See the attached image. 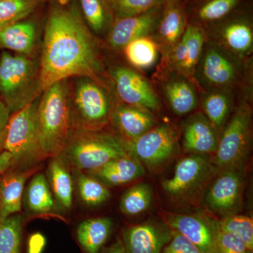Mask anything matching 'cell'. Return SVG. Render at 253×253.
<instances>
[{"instance_id":"33","label":"cell","mask_w":253,"mask_h":253,"mask_svg":"<svg viewBox=\"0 0 253 253\" xmlns=\"http://www.w3.org/2000/svg\"><path fill=\"white\" fill-rule=\"evenodd\" d=\"M78 170L77 184L82 200L88 206H96L109 199L110 192L104 184Z\"/></svg>"},{"instance_id":"17","label":"cell","mask_w":253,"mask_h":253,"mask_svg":"<svg viewBox=\"0 0 253 253\" xmlns=\"http://www.w3.org/2000/svg\"><path fill=\"white\" fill-rule=\"evenodd\" d=\"M160 8L137 16L117 18L110 31V45L121 49L137 38L151 36L161 18Z\"/></svg>"},{"instance_id":"2","label":"cell","mask_w":253,"mask_h":253,"mask_svg":"<svg viewBox=\"0 0 253 253\" xmlns=\"http://www.w3.org/2000/svg\"><path fill=\"white\" fill-rule=\"evenodd\" d=\"M40 143L44 158L56 156L69 136L70 106L66 81L46 88L38 109Z\"/></svg>"},{"instance_id":"36","label":"cell","mask_w":253,"mask_h":253,"mask_svg":"<svg viewBox=\"0 0 253 253\" xmlns=\"http://www.w3.org/2000/svg\"><path fill=\"white\" fill-rule=\"evenodd\" d=\"M82 13L89 28L101 34L106 29L108 15L102 0H80Z\"/></svg>"},{"instance_id":"14","label":"cell","mask_w":253,"mask_h":253,"mask_svg":"<svg viewBox=\"0 0 253 253\" xmlns=\"http://www.w3.org/2000/svg\"><path fill=\"white\" fill-rule=\"evenodd\" d=\"M242 193V176L237 169H224L210 186L206 204L214 212L234 214L241 204Z\"/></svg>"},{"instance_id":"21","label":"cell","mask_w":253,"mask_h":253,"mask_svg":"<svg viewBox=\"0 0 253 253\" xmlns=\"http://www.w3.org/2000/svg\"><path fill=\"white\" fill-rule=\"evenodd\" d=\"M212 38L210 42L221 46L241 59H244L252 53L253 28L244 20H234L225 23Z\"/></svg>"},{"instance_id":"39","label":"cell","mask_w":253,"mask_h":253,"mask_svg":"<svg viewBox=\"0 0 253 253\" xmlns=\"http://www.w3.org/2000/svg\"><path fill=\"white\" fill-rule=\"evenodd\" d=\"M162 253H201L199 249L185 236L173 231L172 237L164 249Z\"/></svg>"},{"instance_id":"28","label":"cell","mask_w":253,"mask_h":253,"mask_svg":"<svg viewBox=\"0 0 253 253\" xmlns=\"http://www.w3.org/2000/svg\"><path fill=\"white\" fill-rule=\"evenodd\" d=\"M123 49L128 62L139 69L152 67L157 61L159 53L158 45L151 36L134 40Z\"/></svg>"},{"instance_id":"34","label":"cell","mask_w":253,"mask_h":253,"mask_svg":"<svg viewBox=\"0 0 253 253\" xmlns=\"http://www.w3.org/2000/svg\"><path fill=\"white\" fill-rule=\"evenodd\" d=\"M221 230L239 236L247 246L250 253L253 250V221L251 217L241 214H229L217 222Z\"/></svg>"},{"instance_id":"23","label":"cell","mask_w":253,"mask_h":253,"mask_svg":"<svg viewBox=\"0 0 253 253\" xmlns=\"http://www.w3.org/2000/svg\"><path fill=\"white\" fill-rule=\"evenodd\" d=\"M31 173L10 172L0 181V222L21 211L25 183Z\"/></svg>"},{"instance_id":"8","label":"cell","mask_w":253,"mask_h":253,"mask_svg":"<svg viewBox=\"0 0 253 253\" xmlns=\"http://www.w3.org/2000/svg\"><path fill=\"white\" fill-rule=\"evenodd\" d=\"M177 134L169 125L155 126L140 137L126 141L129 154L140 163L154 166L169 159L177 148Z\"/></svg>"},{"instance_id":"11","label":"cell","mask_w":253,"mask_h":253,"mask_svg":"<svg viewBox=\"0 0 253 253\" xmlns=\"http://www.w3.org/2000/svg\"><path fill=\"white\" fill-rule=\"evenodd\" d=\"M211 171L206 158L199 154L191 155L177 163L172 177L163 181V189L172 197L183 199L199 189Z\"/></svg>"},{"instance_id":"40","label":"cell","mask_w":253,"mask_h":253,"mask_svg":"<svg viewBox=\"0 0 253 253\" xmlns=\"http://www.w3.org/2000/svg\"><path fill=\"white\" fill-rule=\"evenodd\" d=\"M45 239L41 234H35L28 241V253H41L45 246Z\"/></svg>"},{"instance_id":"27","label":"cell","mask_w":253,"mask_h":253,"mask_svg":"<svg viewBox=\"0 0 253 253\" xmlns=\"http://www.w3.org/2000/svg\"><path fill=\"white\" fill-rule=\"evenodd\" d=\"M48 168V177L60 207L69 210L73 204V182L62 158L55 157Z\"/></svg>"},{"instance_id":"18","label":"cell","mask_w":253,"mask_h":253,"mask_svg":"<svg viewBox=\"0 0 253 253\" xmlns=\"http://www.w3.org/2000/svg\"><path fill=\"white\" fill-rule=\"evenodd\" d=\"M219 139L217 130L204 113L192 114L183 123L182 144L186 151L196 154L214 152Z\"/></svg>"},{"instance_id":"9","label":"cell","mask_w":253,"mask_h":253,"mask_svg":"<svg viewBox=\"0 0 253 253\" xmlns=\"http://www.w3.org/2000/svg\"><path fill=\"white\" fill-rule=\"evenodd\" d=\"M74 101L80 121L86 127H96L107 122L111 100L99 82L82 78L76 86Z\"/></svg>"},{"instance_id":"44","label":"cell","mask_w":253,"mask_h":253,"mask_svg":"<svg viewBox=\"0 0 253 253\" xmlns=\"http://www.w3.org/2000/svg\"><path fill=\"white\" fill-rule=\"evenodd\" d=\"M5 136H6V129L0 133V146H3L4 144Z\"/></svg>"},{"instance_id":"19","label":"cell","mask_w":253,"mask_h":253,"mask_svg":"<svg viewBox=\"0 0 253 253\" xmlns=\"http://www.w3.org/2000/svg\"><path fill=\"white\" fill-rule=\"evenodd\" d=\"M162 84L163 96L171 110L178 116L192 112L199 105V95L194 82L182 75L171 72Z\"/></svg>"},{"instance_id":"31","label":"cell","mask_w":253,"mask_h":253,"mask_svg":"<svg viewBox=\"0 0 253 253\" xmlns=\"http://www.w3.org/2000/svg\"><path fill=\"white\" fill-rule=\"evenodd\" d=\"M22 217L14 214L0 222V253H20Z\"/></svg>"},{"instance_id":"22","label":"cell","mask_w":253,"mask_h":253,"mask_svg":"<svg viewBox=\"0 0 253 253\" xmlns=\"http://www.w3.org/2000/svg\"><path fill=\"white\" fill-rule=\"evenodd\" d=\"M141 163L131 156L113 159L94 170L88 173L106 185L118 186L130 182L144 175Z\"/></svg>"},{"instance_id":"10","label":"cell","mask_w":253,"mask_h":253,"mask_svg":"<svg viewBox=\"0 0 253 253\" xmlns=\"http://www.w3.org/2000/svg\"><path fill=\"white\" fill-rule=\"evenodd\" d=\"M111 75L123 103L151 112L161 109V101L154 88L139 73L124 66H116L111 70Z\"/></svg>"},{"instance_id":"42","label":"cell","mask_w":253,"mask_h":253,"mask_svg":"<svg viewBox=\"0 0 253 253\" xmlns=\"http://www.w3.org/2000/svg\"><path fill=\"white\" fill-rule=\"evenodd\" d=\"M13 165V158L8 151H4L0 154V176L6 172Z\"/></svg>"},{"instance_id":"26","label":"cell","mask_w":253,"mask_h":253,"mask_svg":"<svg viewBox=\"0 0 253 253\" xmlns=\"http://www.w3.org/2000/svg\"><path fill=\"white\" fill-rule=\"evenodd\" d=\"M112 221L107 217L83 221L78 228V239L87 253H98L111 234Z\"/></svg>"},{"instance_id":"35","label":"cell","mask_w":253,"mask_h":253,"mask_svg":"<svg viewBox=\"0 0 253 253\" xmlns=\"http://www.w3.org/2000/svg\"><path fill=\"white\" fill-rule=\"evenodd\" d=\"M167 0H110V6L117 18L137 16L161 7Z\"/></svg>"},{"instance_id":"24","label":"cell","mask_w":253,"mask_h":253,"mask_svg":"<svg viewBox=\"0 0 253 253\" xmlns=\"http://www.w3.org/2000/svg\"><path fill=\"white\" fill-rule=\"evenodd\" d=\"M37 27L33 21L18 22L0 27V46L20 54L32 52L36 43Z\"/></svg>"},{"instance_id":"4","label":"cell","mask_w":253,"mask_h":253,"mask_svg":"<svg viewBox=\"0 0 253 253\" xmlns=\"http://www.w3.org/2000/svg\"><path fill=\"white\" fill-rule=\"evenodd\" d=\"M63 151L65 160L79 170H94L113 159L131 156L126 141L93 131L80 133L67 142Z\"/></svg>"},{"instance_id":"15","label":"cell","mask_w":253,"mask_h":253,"mask_svg":"<svg viewBox=\"0 0 253 253\" xmlns=\"http://www.w3.org/2000/svg\"><path fill=\"white\" fill-rule=\"evenodd\" d=\"M172 229L156 223L146 222L126 228L123 232L126 253H162L172 237Z\"/></svg>"},{"instance_id":"25","label":"cell","mask_w":253,"mask_h":253,"mask_svg":"<svg viewBox=\"0 0 253 253\" xmlns=\"http://www.w3.org/2000/svg\"><path fill=\"white\" fill-rule=\"evenodd\" d=\"M205 116L216 130L225 126L234 107V94L227 90H201L200 95Z\"/></svg>"},{"instance_id":"32","label":"cell","mask_w":253,"mask_h":253,"mask_svg":"<svg viewBox=\"0 0 253 253\" xmlns=\"http://www.w3.org/2000/svg\"><path fill=\"white\" fill-rule=\"evenodd\" d=\"M41 2L42 0H0V27L22 21Z\"/></svg>"},{"instance_id":"38","label":"cell","mask_w":253,"mask_h":253,"mask_svg":"<svg viewBox=\"0 0 253 253\" xmlns=\"http://www.w3.org/2000/svg\"><path fill=\"white\" fill-rule=\"evenodd\" d=\"M217 253H251L239 236L219 229L217 235Z\"/></svg>"},{"instance_id":"1","label":"cell","mask_w":253,"mask_h":253,"mask_svg":"<svg viewBox=\"0 0 253 253\" xmlns=\"http://www.w3.org/2000/svg\"><path fill=\"white\" fill-rule=\"evenodd\" d=\"M102 71L96 42L77 8L54 6L44 31L40 91L74 76L99 82Z\"/></svg>"},{"instance_id":"41","label":"cell","mask_w":253,"mask_h":253,"mask_svg":"<svg viewBox=\"0 0 253 253\" xmlns=\"http://www.w3.org/2000/svg\"><path fill=\"white\" fill-rule=\"evenodd\" d=\"M10 110L2 99H0V133L6 129L9 121Z\"/></svg>"},{"instance_id":"3","label":"cell","mask_w":253,"mask_h":253,"mask_svg":"<svg viewBox=\"0 0 253 253\" xmlns=\"http://www.w3.org/2000/svg\"><path fill=\"white\" fill-rule=\"evenodd\" d=\"M40 91L39 74L31 60L4 52L0 59V94L10 111L17 112Z\"/></svg>"},{"instance_id":"43","label":"cell","mask_w":253,"mask_h":253,"mask_svg":"<svg viewBox=\"0 0 253 253\" xmlns=\"http://www.w3.org/2000/svg\"><path fill=\"white\" fill-rule=\"evenodd\" d=\"M104 253H126L124 244L121 239H118L116 243L110 246Z\"/></svg>"},{"instance_id":"30","label":"cell","mask_w":253,"mask_h":253,"mask_svg":"<svg viewBox=\"0 0 253 253\" xmlns=\"http://www.w3.org/2000/svg\"><path fill=\"white\" fill-rule=\"evenodd\" d=\"M152 199L151 186L141 183L132 186L125 193L121 199L120 208L126 215H137L149 209Z\"/></svg>"},{"instance_id":"37","label":"cell","mask_w":253,"mask_h":253,"mask_svg":"<svg viewBox=\"0 0 253 253\" xmlns=\"http://www.w3.org/2000/svg\"><path fill=\"white\" fill-rule=\"evenodd\" d=\"M240 0H208L197 11V17L204 22H215L225 17L239 4Z\"/></svg>"},{"instance_id":"20","label":"cell","mask_w":253,"mask_h":253,"mask_svg":"<svg viewBox=\"0 0 253 253\" xmlns=\"http://www.w3.org/2000/svg\"><path fill=\"white\" fill-rule=\"evenodd\" d=\"M113 122L129 140L134 141L156 126L154 113L139 106L121 103L112 113Z\"/></svg>"},{"instance_id":"13","label":"cell","mask_w":253,"mask_h":253,"mask_svg":"<svg viewBox=\"0 0 253 253\" xmlns=\"http://www.w3.org/2000/svg\"><path fill=\"white\" fill-rule=\"evenodd\" d=\"M169 227L185 236L201 253H217V222L199 214L169 216Z\"/></svg>"},{"instance_id":"6","label":"cell","mask_w":253,"mask_h":253,"mask_svg":"<svg viewBox=\"0 0 253 253\" xmlns=\"http://www.w3.org/2000/svg\"><path fill=\"white\" fill-rule=\"evenodd\" d=\"M243 60L212 42L206 41L194 80L203 90H227L239 84Z\"/></svg>"},{"instance_id":"12","label":"cell","mask_w":253,"mask_h":253,"mask_svg":"<svg viewBox=\"0 0 253 253\" xmlns=\"http://www.w3.org/2000/svg\"><path fill=\"white\" fill-rule=\"evenodd\" d=\"M206 41V32L202 28L196 24L187 25L180 41L165 56L171 72L194 79Z\"/></svg>"},{"instance_id":"29","label":"cell","mask_w":253,"mask_h":253,"mask_svg":"<svg viewBox=\"0 0 253 253\" xmlns=\"http://www.w3.org/2000/svg\"><path fill=\"white\" fill-rule=\"evenodd\" d=\"M26 200L32 212L46 213L52 211L54 200L44 174H37L32 179L26 191Z\"/></svg>"},{"instance_id":"5","label":"cell","mask_w":253,"mask_h":253,"mask_svg":"<svg viewBox=\"0 0 253 253\" xmlns=\"http://www.w3.org/2000/svg\"><path fill=\"white\" fill-rule=\"evenodd\" d=\"M34 100L10 118L6 127L5 151L11 154L13 164L30 167L44 158L40 143L38 109Z\"/></svg>"},{"instance_id":"16","label":"cell","mask_w":253,"mask_h":253,"mask_svg":"<svg viewBox=\"0 0 253 253\" xmlns=\"http://www.w3.org/2000/svg\"><path fill=\"white\" fill-rule=\"evenodd\" d=\"M157 26L151 37L163 56L180 41L186 26L185 13L178 0H167Z\"/></svg>"},{"instance_id":"7","label":"cell","mask_w":253,"mask_h":253,"mask_svg":"<svg viewBox=\"0 0 253 253\" xmlns=\"http://www.w3.org/2000/svg\"><path fill=\"white\" fill-rule=\"evenodd\" d=\"M252 110L243 102L234 111L219 139L216 150L217 166L224 169H238L244 164L251 144Z\"/></svg>"}]
</instances>
